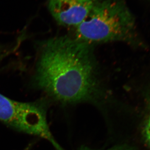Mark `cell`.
I'll return each instance as SVG.
<instances>
[{
    "label": "cell",
    "mask_w": 150,
    "mask_h": 150,
    "mask_svg": "<svg viewBox=\"0 0 150 150\" xmlns=\"http://www.w3.org/2000/svg\"><path fill=\"white\" fill-rule=\"evenodd\" d=\"M38 86L64 103L93 100L98 92L90 45L74 38H54L42 45L35 74Z\"/></svg>",
    "instance_id": "6da1fadb"
},
{
    "label": "cell",
    "mask_w": 150,
    "mask_h": 150,
    "mask_svg": "<svg viewBox=\"0 0 150 150\" xmlns=\"http://www.w3.org/2000/svg\"><path fill=\"white\" fill-rule=\"evenodd\" d=\"M134 18L121 0L98 1L86 19L76 28L75 37L91 45L115 40L132 41Z\"/></svg>",
    "instance_id": "7a4b0ae2"
},
{
    "label": "cell",
    "mask_w": 150,
    "mask_h": 150,
    "mask_svg": "<svg viewBox=\"0 0 150 150\" xmlns=\"http://www.w3.org/2000/svg\"><path fill=\"white\" fill-rule=\"evenodd\" d=\"M0 121L19 131L45 139L56 150H65L52 135L46 110L38 103L16 101L0 94Z\"/></svg>",
    "instance_id": "3957f363"
},
{
    "label": "cell",
    "mask_w": 150,
    "mask_h": 150,
    "mask_svg": "<svg viewBox=\"0 0 150 150\" xmlns=\"http://www.w3.org/2000/svg\"><path fill=\"white\" fill-rule=\"evenodd\" d=\"M98 0H48V8L58 24L76 28L96 5Z\"/></svg>",
    "instance_id": "277c9868"
},
{
    "label": "cell",
    "mask_w": 150,
    "mask_h": 150,
    "mask_svg": "<svg viewBox=\"0 0 150 150\" xmlns=\"http://www.w3.org/2000/svg\"><path fill=\"white\" fill-rule=\"evenodd\" d=\"M144 134L145 139L150 146V108L145 122Z\"/></svg>",
    "instance_id": "5b68a950"
},
{
    "label": "cell",
    "mask_w": 150,
    "mask_h": 150,
    "mask_svg": "<svg viewBox=\"0 0 150 150\" xmlns=\"http://www.w3.org/2000/svg\"><path fill=\"white\" fill-rule=\"evenodd\" d=\"M79 150H95L92 149H90L86 147H82ZM106 150H129L125 149H122V148H115V149H109Z\"/></svg>",
    "instance_id": "8992f818"
},
{
    "label": "cell",
    "mask_w": 150,
    "mask_h": 150,
    "mask_svg": "<svg viewBox=\"0 0 150 150\" xmlns=\"http://www.w3.org/2000/svg\"><path fill=\"white\" fill-rule=\"evenodd\" d=\"M1 52H2V51H1V49L0 48V58H1Z\"/></svg>",
    "instance_id": "52a82bcc"
}]
</instances>
